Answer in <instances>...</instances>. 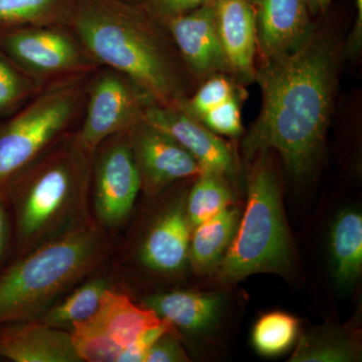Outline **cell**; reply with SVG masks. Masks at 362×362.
Wrapping results in <instances>:
<instances>
[{
	"mask_svg": "<svg viewBox=\"0 0 362 362\" xmlns=\"http://www.w3.org/2000/svg\"><path fill=\"white\" fill-rule=\"evenodd\" d=\"M255 80L263 104L243 141L245 158L275 150L294 180L308 177L322 154L337 85L332 45L313 33L297 51L264 59Z\"/></svg>",
	"mask_w": 362,
	"mask_h": 362,
	"instance_id": "obj_1",
	"label": "cell"
},
{
	"mask_svg": "<svg viewBox=\"0 0 362 362\" xmlns=\"http://www.w3.org/2000/svg\"><path fill=\"white\" fill-rule=\"evenodd\" d=\"M141 4L125 0H75L70 28L98 66L131 78L162 106L185 99L170 47Z\"/></svg>",
	"mask_w": 362,
	"mask_h": 362,
	"instance_id": "obj_2",
	"label": "cell"
},
{
	"mask_svg": "<svg viewBox=\"0 0 362 362\" xmlns=\"http://www.w3.org/2000/svg\"><path fill=\"white\" fill-rule=\"evenodd\" d=\"M93 153L66 134L4 187L20 255L92 223Z\"/></svg>",
	"mask_w": 362,
	"mask_h": 362,
	"instance_id": "obj_3",
	"label": "cell"
},
{
	"mask_svg": "<svg viewBox=\"0 0 362 362\" xmlns=\"http://www.w3.org/2000/svg\"><path fill=\"white\" fill-rule=\"evenodd\" d=\"M107 250L104 228L92 221L20 255L0 274V324L40 318L99 268Z\"/></svg>",
	"mask_w": 362,
	"mask_h": 362,
	"instance_id": "obj_4",
	"label": "cell"
},
{
	"mask_svg": "<svg viewBox=\"0 0 362 362\" xmlns=\"http://www.w3.org/2000/svg\"><path fill=\"white\" fill-rule=\"evenodd\" d=\"M254 159L247 175L246 211L216 269V278L223 284H235L259 273L293 278L296 270L277 171L269 151Z\"/></svg>",
	"mask_w": 362,
	"mask_h": 362,
	"instance_id": "obj_5",
	"label": "cell"
},
{
	"mask_svg": "<svg viewBox=\"0 0 362 362\" xmlns=\"http://www.w3.org/2000/svg\"><path fill=\"white\" fill-rule=\"evenodd\" d=\"M87 75L52 81L11 116L0 120V192L69 128L85 104Z\"/></svg>",
	"mask_w": 362,
	"mask_h": 362,
	"instance_id": "obj_6",
	"label": "cell"
},
{
	"mask_svg": "<svg viewBox=\"0 0 362 362\" xmlns=\"http://www.w3.org/2000/svg\"><path fill=\"white\" fill-rule=\"evenodd\" d=\"M0 49L40 86L45 81L89 75L98 66L68 25L0 28Z\"/></svg>",
	"mask_w": 362,
	"mask_h": 362,
	"instance_id": "obj_7",
	"label": "cell"
},
{
	"mask_svg": "<svg viewBox=\"0 0 362 362\" xmlns=\"http://www.w3.org/2000/svg\"><path fill=\"white\" fill-rule=\"evenodd\" d=\"M156 104L131 78L104 66L88 82L85 116L78 139L90 153L113 136L128 132Z\"/></svg>",
	"mask_w": 362,
	"mask_h": 362,
	"instance_id": "obj_8",
	"label": "cell"
},
{
	"mask_svg": "<svg viewBox=\"0 0 362 362\" xmlns=\"http://www.w3.org/2000/svg\"><path fill=\"white\" fill-rule=\"evenodd\" d=\"M90 187L97 225L104 230L122 226L142 189L126 133L109 138L95 150Z\"/></svg>",
	"mask_w": 362,
	"mask_h": 362,
	"instance_id": "obj_9",
	"label": "cell"
},
{
	"mask_svg": "<svg viewBox=\"0 0 362 362\" xmlns=\"http://www.w3.org/2000/svg\"><path fill=\"white\" fill-rule=\"evenodd\" d=\"M126 134L146 194H158L175 181L197 177L204 171L173 138L144 121Z\"/></svg>",
	"mask_w": 362,
	"mask_h": 362,
	"instance_id": "obj_10",
	"label": "cell"
},
{
	"mask_svg": "<svg viewBox=\"0 0 362 362\" xmlns=\"http://www.w3.org/2000/svg\"><path fill=\"white\" fill-rule=\"evenodd\" d=\"M143 121L173 138L201 164L204 170L225 177L235 175V159L230 145L178 107L150 105Z\"/></svg>",
	"mask_w": 362,
	"mask_h": 362,
	"instance_id": "obj_11",
	"label": "cell"
},
{
	"mask_svg": "<svg viewBox=\"0 0 362 362\" xmlns=\"http://www.w3.org/2000/svg\"><path fill=\"white\" fill-rule=\"evenodd\" d=\"M264 59L297 51L312 35L308 0H251Z\"/></svg>",
	"mask_w": 362,
	"mask_h": 362,
	"instance_id": "obj_12",
	"label": "cell"
},
{
	"mask_svg": "<svg viewBox=\"0 0 362 362\" xmlns=\"http://www.w3.org/2000/svg\"><path fill=\"white\" fill-rule=\"evenodd\" d=\"M162 25L195 75H216L230 71L216 32L213 0Z\"/></svg>",
	"mask_w": 362,
	"mask_h": 362,
	"instance_id": "obj_13",
	"label": "cell"
},
{
	"mask_svg": "<svg viewBox=\"0 0 362 362\" xmlns=\"http://www.w3.org/2000/svg\"><path fill=\"white\" fill-rule=\"evenodd\" d=\"M0 358L13 362H82L71 332L39 320L0 324Z\"/></svg>",
	"mask_w": 362,
	"mask_h": 362,
	"instance_id": "obj_14",
	"label": "cell"
},
{
	"mask_svg": "<svg viewBox=\"0 0 362 362\" xmlns=\"http://www.w3.org/2000/svg\"><path fill=\"white\" fill-rule=\"evenodd\" d=\"M192 226L185 199L173 202L145 235L138 257L143 266L162 275L180 273L188 262Z\"/></svg>",
	"mask_w": 362,
	"mask_h": 362,
	"instance_id": "obj_15",
	"label": "cell"
},
{
	"mask_svg": "<svg viewBox=\"0 0 362 362\" xmlns=\"http://www.w3.org/2000/svg\"><path fill=\"white\" fill-rule=\"evenodd\" d=\"M213 7L230 71L242 80H255L257 35L251 0H213Z\"/></svg>",
	"mask_w": 362,
	"mask_h": 362,
	"instance_id": "obj_16",
	"label": "cell"
},
{
	"mask_svg": "<svg viewBox=\"0 0 362 362\" xmlns=\"http://www.w3.org/2000/svg\"><path fill=\"white\" fill-rule=\"evenodd\" d=\"M143 305L185 332H207L220 321L226 300L220 293L177 291L145 298Z\"/></svg>",
	"mask_w": 362,
	"mask_h": 362,
	"instance_id": "obj_17",
	"label": "cell"
},
{
	"mask_svg": "<svg viewBox=\"0 0 362 362\" xmlns=\"http://www.w3.org/2000/svg\"><path fill=\"white\" fill-rule=\"evenodd\" d=\"M162 321L156 312L144 305L138 306L112 286L104 293L99 310L87 322L122 352Z\"/></svg>",
	"mask_w": 362,
	"mask_h": 362,
	"instance_id": "obj_18",
	"label": "cell"
},
{
	"mask_svg": "<svg viewBox=\"0 0 362 362\" xmlns=\"http://www.w3.org/2000/svg\"><path fill=\"white\" fill-rule=\"evenodd\" d=\"M331 272L342 291L351 289L362 273V214L356 207L337 214L330 228Z\"/></svg>",
	"mask_w": 362,
	"mask_h": 362,
	"instance_id": "obj_19",
	"label": "cell"
},
{
	"mask_svg": "<svg viewBox=\"0 0 362 362\" xmlns=\"http://www.w3.org/2000/svg\"><path fill=\"white\" fill-rule=\"evenodd\" d=\"M361 333L352 325L314 326L305 330L290 362H354L361 361Z\"/></svg>",
	"mask_w": 362,
	"mask_h": 362,
	"instance_id": "obj_20",
	"label": "cell"
},
{
	"mask_svg": "<svg viewBox=\"0 0 362 362\" xmlns=\"http://www.w3.org/2000/svg\"><path fill=\"white\" fill-rule=\"evenodd\" d=\"M240 211L230 206L192 228L188 262L199 274L214 271L225 257L240 218Z\"/></svg>",
	"mask_w": 362,
	"mask_h": 362,
	"instance_id": "obj_21",
	"label": "cell"
},
{
	"mask_svg": "<svg viewBox=\"0 0 362 362\" xmlns=\"http://www.w3.org/2000/svg\"><path fill=\"white\" fill-rule=\"evenodd\" d=\"M111 287L106 276H90L35 320L71 332L75 324L85 322L97 313L104 293Z\"/></svg>",
	"mask_w": 362,
	"mask_h": 362,
	"instance_id": "obj_22",
	"label": "cell"
},
{
	"mask_svg": "<svg viewBox=\"0 0 362 362\" xmlns=\"http://www.w3.org/2000/svg\"><path fill=\"white\" fill-rule=\"evenodd\" d=\"M75 0H0V28L70 26Z\"/></svg>",
	"mask_w": 362,
	"mask_h": 362,
	"instance_id": "obj_23",
	"label": "cell"
},
{
	"mask_svg": "<svg viewBox=\"0 0 362 362\" xmlns=\"http://www.w3.org/2000/svg\"><path fill=\"white\" fill-rule=\"evenodd\" d=\"M232 202L233 194L225 176L204 170L197 176L185 199V211L192 230L232 206Z\"/></svg>",
	"mask_w": 362,
	"mask_h": 362,
	"instance_id": "obj_24",
	"label": "cell"
},
{
	"mask_svg": "<svg viewBox=\"0 0 362 362\" xmlns=\"http://www.w3.org/2000/svg\"><path fill=\"white\" fill-rule=\"evenodd\" d=\"M299 321L284 312H270L261 317L252 332L256 351L264 356H277L291 349L296 341Z\"/></svg>",
	"mask_w": 362,
	"mask_h": 362,
	"instance_id": "obj_25",
	"label": "cell"
},
{
	"mask_svg": "<svg viewBox=\"0 0 362 362\" xmlns=\"http://www.w3.org/2000/svg\"><path fill=\"white\" fill-rule=\"evenodd\" d=\"M40 88L0 49V120L18 111Z\"/></svg>",
	"mask_w": 362,
	"mask_h": 362,
	"instance_id": "obj_26",
	"label": "cell"
},
{
	"mask_svg": "<svg viewBox=\"0 0 362 362\" xmlns=\"http://www.w3.org/2000/svg\"><path fill=\"white\" fill-rule=\"evenodd\" d=\"M238 95L235 86L221 74L211 76L192 98H185L178 108L201 120L202 116L226 100Z\"/></svg>",
	"mask_w": 362,
	"mask_h": 362,
	"instance_id": "obj_27",
	"label": "cell"
},
{
	"mask_svg": "<svg viewBox=\"0 0 362 362\" xmlns=\"http://www.w3.org/2000/svg\"><path fill=\"white\" fill-rule=\"evenodd\" d=\"M201 122L218 135L235 137L243 133L239 95L214 107L201 118Z\"/></svg>",
	"mask_w": 362,
	"mask_h": 362,
	"instance_id": "obj_28",
	"label": "cell"
},
{
	"mask_svg": "<svg viewBox=\"0 0 362 362\" xmlns=\"http://www.w3.org/2000/svg\"><path fill=\"white\" fill-rule=\"evenodd\" d=\"M211 0H142L141 6L159 23L194 11Z\"/></svg>",
	"mask_w": 362,
	"mask_h": 362,
	"instance_id": "obj_29",
	"label": "cell"
},
{
	"mask_svg": "<svg viewBox=\"0 0 362 362\" xmlns=\"http://www.w3.org/2000/svg\"><path fill=\"white\" fill-rule=\"evenodd\" d=\"M180 339V335L178 331L164 333L150 347L144 362L189 361Z\"/></svg>",
	"mask_w": 362,
	"mask_h": 362,
	"instance_id": "obj_30",
	"label": "cell"
},
{
	"mask_svg": "<svg viewBox=\"0 0 362 362\" xmlns=\"http://www.w3.org/2000/svg\"><path fill=\"white\" fill-rule=\"evenodd\" d=\"M13 239V218L6 201L0 194V266L8 255Z\"/></svg>",
	"mask_w": 362,
	"mask_h": 362,
	"instance_id": "obj_31",
	"label": "cell"
},
{
	"mask_svg": "<svg viewBox=\"0 0 362 362\" xmlns=\"http://www.w3.org/2000/svg\"><path fill=\"white\" fill-rule=\"evenodd\" d=\"M356 7V21L350 37L349 52H357L361 49L362 39V0H354Z\"/></svg>",
	"mask_w": 362,
	"mask_h": 362,
	"instance_id": "obj_32",
	"label": "cell"
},
{
	"mask_svg": "<svg viewBox=\"0 0 362 362\" xmlns=\"http://www.w3.org/2000/svg\"><path fill=\"white\" fill-rule=\"evenodd\" d=\"M331 1L332 0H308V6L311 13H323L330 6Z\"/></svg>",
	"mask_w": 362,
	"mask_h": 362,
	"instance_id": "obj_33",
	"label": "cell"
},
{
	"mask_svg": "<svg viewBox=\"0 0 362 362\" xmlns=\"http://www.w3.org/2000/svg\"><path fill=\"white\" fill-rule=\"evenodd\" d=\"M125 1L132 2V4H142V0H125Z\"/></svg>",
	"mask_w": 362,
	"mask_h": 362,
	"instance_id": "obj_34",
	"label": "cell"
}]
</instances>
